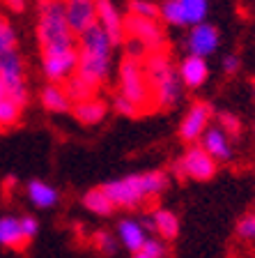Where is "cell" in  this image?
I'll list each match as a JSON object with an SVG mask.
<instances>
[{"label":"cell","instance_id":"d4e9b609","mask_svg":"<svg viewBox=\"0 0 255 258\" xmlns=\"http://www.w3.org/2000/svg\"><path fill=\"white\" fill-rule=\"evenodd\" d=\"M180 5L184 7L189 26H198V23H202L207 19V12H209L207 0H180Z\"/></svg>","mask_w":255,"mask_h":258},{"label":"cell","instance_id":"4316f807","mask_svg":"<svg viewBox=\"0 0 255 258\" xmlns=\"http://www.w3.org/2000/svg\"><path fill=\"white\" fill-rule=\"evenodd\" d=\"M21 111L23 108L19 104H14L10 97L0 99V127H12L21 120Z\"/></svg>","mask_w":255,"mask_h":258},{"label":"cell","instance_id":"74e56055","mask_svg":"<svg viewBox=\"0 0 255 258\" xmlns=\"http://www.w3.org/2000/svg\"><path fill=\"white\" fill-rule=\"evenodd\" d=\"M3 97H7V88H5V81H3V76H0V99Z\"/></svg>","mask_w":255,"mask_h":258},{"label":"cell","instance_id":"5b68a950","mask_svg":"<svg viewBox=\"0 0 255 258\" xmlns=\"http://www.w3.org/2000/svg\"><path fill=\"white\" fill-rule=\"evenodd\" d=\"M120 95L131 99L140 111L154 106V97H152V88H149V81H147V74H145L143 62L131 60V58H127V55H124V60L120 62Z\"/></svg>","mask_w":255,"mask_h":258},{"label":"cell","instance_id":"7402d4cb","mask_svg":"<svg viewBox=\"0 0 255 258\" xmlns=\"http://www.w3.org/2000/svg\"><path fill=\"white\" fill-rule=\"evenodd\" d=\"M152 224H154V231L161 240L170 242L180 235V219H177L175 212H170L165 208H159L152 212Z\"/></svg>","mask_w":255,"mask_h":258},{"label":"cell","instance_id":"6da1fadb","mask_svg":"<svg viewBox=\"0 0 255 258\" xmlns=\"http://www.w3.org/2000/svg\"><path fill=\"white\" fill-rule=\"evenodd\" d=\"M76 44H78V70H76V74L95 88L104 86L111 76L113 48H115L108 32L97 23L85 32H80Z\"/></svg>","mask_w":255,"mask_h":258},{"label":"cell","instance_id":"d6a6232c","mask_svg":"<svg viewBox=\"0 0 255 258\" xmlns=\"http://www.w3.org/2000/svg\"><path fill=\"white\" fill-rule=\"evenodd\" d=\"M21 231H23V237H26L28 242H32L39 233V221L32 215H23L21 217Z\"/></svg>","mask_w":255,"mask_h":258},{"label":"cell","instance_id":"603a6c76","mask_svg":"<svg viewBox=\"0 0 255 258\" xmlns=\"http://www.w3.org/2000/svg\"><path fill=\"white\" fill-rule=\"evenodd\" d=\"M62 86H64L67 97L71 99V104H78V102H85V99H92V97L97 95V88L90 86L88 81H83L78 74H74L71 79H67Z\"/></svg>","mask_w":255,"mask_h":258},{"label":"cell","instance_id":"7a4b0ae2","mask_svg":"<svg viewBox=\"0 0 255 258\" xmlns=\"http://www.w3.org/2000/svg\"><path fill=\"white\" fill-rule=\"evenodd\" d=\"M170 177L163 171H147V173H131V175L117 177L104 184L106 194L115 203V208L133 210L138 208L143 201L156 199L159 194L168 189Z\"/></svg>","mask_w":255,"mask_h":258},{"label":"cell","instance_id":"52a82bcc","mask_svg":"<svg viewBox=\"0 0 255 258\" xmlns=\"http://www.w3.org/2000/svg\"><path fill=\"white\" fill-rule=\"evenodd\" d=\"M78 70V44L71 48L42 51V72L48 83H64Z\"/></svg>","mask_w":255,"mask_h":258},{"label":"cell","instance_id":"9c48e42d","mask_svg":"<svg viewBox=\"0 0 255 258\" xmlns=\"http://www.w3.org/2000/svg\"><path fill=\"white\" fill-rule=\"evenodd\" d=\"M209 120H212V106L207 102H196L191 104V108L186 111L184 120L180 124V139L186 143H196L200 141V136L207 132Z\"/></svg>","mask_w":255,"mask_h":258},{"label":"cell","instance_id":"ffe728a7","mask_svg":"<svg viewBox=\"0 0 255 258\" xmlns=\"http://www.w3.org/2000/svg\"><path fill=\"white\" fill-rule=\"evenodd\" d=\"M106 111H108V106L101 102V99H97V97L74 104V108H71L74 118L78 120L80 124H88V127H92V124H99L101 120L106 118Z\"/></svg>","mask_w":255,"mask_h":258},{"label":"cell","instance_id":"8d00e7d4","mask_svg":"<svg viewBox=\"0 0 255 258\" xmlns=\"http://www.w3.org/2000/svg\"><path fill=\"white\" fill-rule=\"evenodd\" d=\"M170 171H173V175L177 177V180H186V173H184V166H182V161L177 159L175 164H173V168H170Z\"/></svg>","mask_w":255,"mask_h":258},{"label":"cell","instance_id":"836d02e7","mask_svg":"<svg viewBox=\"0 0 255 258\" xmlns=\"http://www.w3.org/2000/svg\"><path fill=\"white\" fill-rule=\"evenodd\" d=\"M237 233H239V237H244V240H253L255 237V215H246L244 219L239 221V226H237Z\"/></svg>","mask_w":255,"mask_h":258},{"label":"cell","instance_id":"ba28073f","mask_svg":"<svg viewBox=\"0 0 255 258\" xmlns=\"http://www.w3.org/2000/svg\"><path fill=\"white\" fill-rule=\"evenodd\" d=\"M124 30H127V39H138L149 51H159L163 46V30H161L159 21L129 14L124 19Z\"/></svg>","mask_w":255,"mask_h":258},{"label":"cell","instance_id":"ac0fdd59","mask_svg":"<svg viewBox=\"0 0 255 258\" xmlns=\"http://www.w3.org/2000/svg\"><path fill=\"white\" fill-rule=\"evenodd\" d=\"M39 102H42L44 111H48V113H69L74 108L71 99L64 92L62 83H48V86H44L42 92H39Z\"/></svg>","mask_w":255,"mask_h":258},{"label":"cell","instance_id":"1f68e13d","mask_svg":"<svg viewBox=\"0 0 255 258\" xmlns=\"http://www.w3.org/2000/svg\"><path fill=\"white\" fill-rule=\"evenodd\" d=\"M140 251H145L149 258H165V256H168V247H165V240H152V237L145 242V247L140 249Z\"/></svg>","mask_w":255,"mask_h":258},{"label":"cell","instance_id":"7c38bea8","mask_svg":"<svg viewBox=\"0 0 255 258\" xmlns=\"http://www.w3.org/2000/svg\"><path fill=\"white\" fill-rule=\"evenodd\" d=\"M67 23L78 37L88 28L97 26V0H62Z\"/></svg>","mask_w":255,"mask_h":258},{"label":"cell","instance_id":"e0dca14e","mask_svg":"<svg viewBox=\"0 0 255 258\" xmlns=\"http://www.w3.org/2000/svg\"><path fill=\"white\" fill-rule=\"evenodd\" d=\"M28 244L30 242L23 237L21 231V217H12V215L0 217V247L23 251Z\"/></svg>","mask_w":255,"mask_h":258},{"label":"cell","instance_id":"f35d334b","mask_svg":"<svg viewBox=\"0 0 255 258\" xmlns=\"http://www.w3.org/2000/svg\"><path fill=\"white\" fill-rule=\"evenodd\" d=\"M131 258H149V256H147V253H145V251H138V253H133Z\"/></svg>","mask_w":255,"mask_h":258},{"label":"cell","instance_id":"f1b7e54d","mask_svg":"<svg viewBox=\"0 0 255 258\" xmlns=\"http://www.w3.org/2000/svg\"><path fill=\"white\" fill-rule=\"evenodd\" d=\"M16 48V30L5 16H0V55Z\"/></svg>","mask_w":255,"mask_h":258},{"label":"cell","instance_id":"d590c367","mask_svg":"<svg viewBox=\"0 0 255 258\" xmlns=\"http://www.w3.org/2000/svg\"><path fill=\"white\" fill-rule=\"evenodd\" d=\"M3 5L10 12H14V14H21L26 10V0H3Z\"/></svg>","mask_w":255,"mask_h":258},{"label":"cell","instance_id":"5bb4252c","mask_svg":"<svg viewBox=\"0 0 255 258\" xmlns=\"http://www.w3.org/2000/svg\"><path fill=\"white\" fill-rule=\"evenodd\" d=\"M200 148L207 152L216 164H223V161L232 159V143H230V136L225 134L221 127H212V124H209L207 132L200 136Z\"/></svg>","mask_w":255,"mask_h":258},{"label":"cell","instance_id":"3957f363","mask_svg":"<svg viewBox=\"0 0 255 258\" xmlns=\"http://www.w3.org/2000/svg\"><path fill=\"white\" fill-rule=\"evenodd\" d=\"M145 74H147L152 97H154V106L173 108L182 97V79L177 67H173L165 51H152L143 62Z\"/></svg>","mask_w":255,"mask_h":258},{"label":"cell","instance_id":"44dd1931","mask_svg":"<svg viewBox=\"0 0 255 258\" xmlns=\"http://www.w3.org/2000/svg\"><path fill=\"white\" fill-rule=\"evenodd\" d=\"M80 203H83L85 210H90L92 215H97V217H111L117 210L104 187H95V189H90V191H85Z\"/></svg>","mask_w":255,"mask_h":258},{"label":"cell","instance_id":"e575fe53","mask_svg":"<svg viewBox=\"0 0 255 258\" xmlns=\"http://www.w3.org/2000/svg\"><path fill=\"white\" fill-rule=\"evenodd\" d=\"M239 67H241V60L237 58L234 53H230V55H225V58H223V72H225V74H237V72H239Z\"/></svg>","mask_w":255,"mask_h":258},{"label":"cell","instance_id":"4fadbf2b","mask_svg":"<svg viewBox=\"0 0 255 258\" xmlns=\"http://www.w3.org/2000/svg\"><path fill=\"white\" fill-rule=\"evenodd\" d=\"M97 23L108 32V37L113 39V44H122L127 39V30H124V19L117 12V7L111 0H97Z\"/></svg>","mask_w":255,"mask_h":258},{"label":"cell","instance_id":"d6986e66","mask_svg":"<svg viewBox=\"0 0 255 258\" xmlns=\"http://www.w3.org/2000/svg\"><path fill=\"white\" fill-rule=\"evenodd\" d=\"M26 194H28V201L37 210H51L58 205L60 201V194L53 184L44 182V180H30L26 187Z\"/></svg>","mask_w":255,"mask_h":258},{"label":"cell","instance_id":"277c9868","mask_svg":"<svg viewBox=\"0 0 255 258\" xmlns=\"http://www.w3.org/2000/svg\"><path fill=\"white\" fill-rule=\"evenodd\" d=\"M37 39L42 51H58V48L76 46L78 37L67 23L62 0H39Z\"/></svg>","mask_w":255,"mask_h":258},{"label":"cell","instance_id":"2e32d148","mask_svg":"<svg viewBox=\"0 0 255 258\" xmlns=\"http://www.w3.org/2000/svg\"><path fill=\"white\" fill-rule=\"evenodd\" d=\"M117 240H120V244H122L124 249H129L131 253H138L149 237H147L145 226L140 224V221L124 217V219L117 224Z\"/></svg>","mask_w":255,"mask_h":258},{"label":"cell","instance_id":"4dcf8cb0","mask_svg":"<svg viewBox=\"0 0 255 258\" xmlns=\"http://www.w3.org/2000/svg\"><path fill=\"white\" fill-rule=\"evenodd\" d=\"M218 127L223 129V132H225L228 136H237V134H239L241 122H239V118H237L234 113L223 111L221 115H218Z\"/></svg>","mask_w":255,"mask_h":258},{"label":"cell","instance_id":"83f0119b","mask_svg":"<svg viewBox=\"0 0 255 258\" xmlns=\"http://www.w3.org/2000/svg\"><path fill=\"white\" fill-rule=\"evenodd\" d=\"M129 14L140 16V19L159 21V5L149 3V0H129Z\"/></svg>","mask_w":255,"mask_h":258},{"label":"cell","instance_id":"484cf974","mask_svg":"<svg viewBox=\"0 0 255 258\" xmlns=\"http://www.w3.org/2000/svg\"><path fill=\"white\" fill-rule=\"evenodd\" d=\"M92 244H95V249L101 256H115L117 247H120V240L113 237L108 231H97L95 235H92Z\"/></svg>","mask_w":255,"mask_h":258},{"label":"cell","instance_id":"8992f818","mask_svg":"<svg viewBox=\"0 0 255 258\" xmlns=\"http://www.w3.org/2000/svg\"><path fill=\"white\" fill-rule=\"evenodd\" d=\"M0 76L5 81L7 97L21 108H26L30 92H28V83H26V64H23L16 48L0 55Z\"/></svg>","mask_w":255,"mask_h":258},{"label":"cell","instance_id":"9a60e30c","mask_svg":"<svg viewBox=\"0 0 255 258\" xmlns=\"http://www.w3.org/2000/svg\"><path fill=\"white\" fill-rule=\"evenodd\" d=\"M177 72H180V79H182V86L191 88H202L207 83L209 79V67H207V60L205 58H198V55H186L180 64H177Z\"/></svg>","mask_w":255,"mask_h":258},{"label":"cell","instance_id":"f546056e","mask_svg":"<svg viewBox=\"0 0 255 258\" xmlns=\"http://www.w3.org/2000/svg\"><path fill=\"white\" fill-rule=\"evenodd\" d=\"M113 111H117L120 115H127V118H133V115L140 113V108L136 106L131 99H127L124 95H115L113 97Z\"/></svg>","mask_w":255,"mask_h":258},{"label":"cell","instance_id":"cb8c5ba5","mask_svg":"<svg viewBox=\"0 0 255 258\" xmlns=\"http://www.w3.org/2000/svg\"><path fill=\"white\" fill-rule=\"evenodd\" d=\"M159 19L168 26H189L186 21V14H184V7L180 5V0H163L159 5Z\"/></svg>","mask_w":255,"mask_h":258},{"label":"cell","instance_id":"8fae6325","mask_svg":"<svg viewBox=\"0 0 255 258\" xmlns=\"http://www.w3.org/2000/svg\"><path fill=\"white\" fill-rule=\"evenodd\" d=\"M180 161H182V166H184L186 177L198 180V182L212 180L214 173H216V161L202 150L200 145H191V148L180 157Z\"/></svg>","mask_w":255,"mask_h":258},{"label":"cell","instance_id":"30bf717a","mask_svg":"<svg viewBox=\"0 0 255 258\" xmlns=\"http://www.w3.org/2000/svg\"><path fill=\"white\" fill-rule=\"evenodd\" d=\"M221 44L218 37V30L212 23L202 21L198 26H191L189 30V37H186V48H189V55H198V58H207Z\"/></svg>","mask_w":255,"mask_h":258}]
</instances>
